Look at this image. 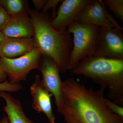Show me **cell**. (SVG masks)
<instances>
[{
  "label": "cell",
  "mask_w": 123,
  "mask_h": 123,
  "mask_svg": "<svg viewBox=\"0 0 123 123\" xmlns=\"http://www.w3.org/2000/svg\"><path fill=\"white\" fill-rule=\"evenodd\" d=\"M7 77V75L0 66V83L6 81Z\"/></svg>",
  "instance_id": "obj_22"
},
{
  "label": "cell",
  "mask_w": 123,
  "mask_h": 123,
  "mask_svg": "<svg viewBox=\"0 0 123 123\" xmlns=\"http://www.w3.org/2000/svg\"><path fill=\"white\" fill-rule=\"evenodd\" d=\"M66 29L73 35V46L68 68V70H72L82 60L94 55L100 27L83 25L76 22L70 24Z\"/></svg>",
  "instance_id": "obj_4"
},
{
  "label": "cell",
  "mask_w": 123,
  "mask_h": 123,
  "mask_svg": "<svg viewBox=\"0 0 123 123\" xmlns=\"http://www.w3.org/2000/svg\"><path fill=\"white\" fill-rule=\"evenodd\" d=\"M122 30L114 28H100L95 57L123 60Z\"/></svg>",
  "instance_id": "obj_6"
},
{
  "label": "cell",
  "mask_w": 123,
  "mask_h": 123,
  "mask_svg": "<svg viewBox=\"0 0 123 123\" xmlns=\"http://www.w3.org/2000/svg\"><path fill=\"white\" fill-rule=\"evenodd\" d=\"M47 1V0H32V2L35 8V10L39 12L43 9Z\"/></svg>",
  "instance_id": "obj_21"
},
{
  "label": "cell",
  "mask_w": 123,
  "mask_h": 123,
  "mask_svg": "<svg viewBox=\"0 0 123 123\" xmlns=\"http://www.w3.org/2000/svg\"><path fill=\"white\" fill-rule=\"evenodd\" d=\"M10 17L4 8L0 5V31L4 28Z\"/></svg>",
  "instance_id": "obj_19"
},
{
  "label": "cell",
  "mask_w": 123,
  "mask_h": 123,
  "mask_svg": "<svg viewBox=\"0 0 123 123\" xmlns=\"http://www.w3.org/2000/svg\"><path fill=\"white\" fill-rule=\"evenodd\" d=\"M0 97L6 103L3 110L7 114L10 123H35L26 116L21 102L7 92L0 91Z\"/></svg>",
  "instance_id": "obj_13"
},
{
  "label": "cell",
  "mask_w": 123,
  "mask_h": 123,
  "mask_svg": "<svg viewBox=\"0 0 123 123\" xmlns=\"http://www.w3.org/2000/svg\"><path fill=\"white\" fill-rule=\"evenodd\" d=\"M106 104L110 110L116 114L123 118V107L115 103L111 100L105 98Z\"/></svg>",
  "instance_id": "obj_18"
},
{
  "label": "cell",
  "mask_w": 123,
  "mask_h": 123,
  "mask_svg": "<svg viewBox=\"0 0 123 123\" xmlns=\"http://www.w3.org/2000/svg\"><path fill=\"white\" fill-rule=\"evenodd\" d=\"M104 4L108 7L117 18L123 22V0H105Z\"/></svg>",
  "instance_id": "obj_15"
},
{
  "label": "cell",
  "mask_w": 123,
  "mask_h": 123,
  "mask_svg": "<svg viewBox=\"0 0 123 123\" xmlns=\"http://www.w3.org/2000/svg\"><path fill=\"white\" fill-rule=\"evenodd\" d=\"M106 16L107 20L109 21L111 24L112 25L113 28L123 30V27H121L119 25L118 23L116 20L115 18H114L113 15L109 13L108 10L106 13Z\"/></svg>",
  "instance_id": "obj_20"
},
{
  "label": "cell",
  "mask_w": 123,
  "mask_h": 123,
  "mask_svg": "<svg viewBox=\"0 0 123 123\" xmlns=\"http://www.w3.org/2000/svg\"><path fill=\"white\" fill-rule=\"evenodd\" d=\"M38 69L43 75L42 84L54 96L57 111L59 112L63 103V81L57 65L50 57L42 55Z\"/></svg>",
  "instance_id": "obj_7"
},
{
  "label": "cell",
  "mask_w": 123,
  "mask_h": 123,
  "mask_svg": "<svg viewBox=\"0 0 123 123\" xmlns=\"http://www.w3.org/2000/svg\"><path fill=\"white\" fill-rule=\"evenodd\" d=\"M0 123H10L7 116L4 117L0 120Z\"/></svg>",
  "instance_id": "obj_23"
},
{
  "label": "cell",
  "mask_w": 123,
  "mask_h": 123,
  "mask_svg": "<svg viewBox=\"0 0 123 123\" xmlns=\"http://www.w3.org/2000/svg\"><path fill=\"white\" fill-rule=\"evenodd\" d=\"M4 36L3 35L2 32H1V31H0V44L1 42H2V39L4 38Z\"/></svg>",
  "instance_id": "obj_24"
},
{
  "label": "cell",
  "mask_w": 123,
  "mask_h": 123,
  "mask_svg": "<svg viewBox=\"0 0 123 123\" xmlns=\"http://www.w3.org/2000/svg\"><path fill=\"white\" fill-rule=\"evenodd\" d=\"M35 48L33 38L4 37L0 44V57L14 59L29 53Z\"/></svg>",
  "instance_id": "obj_11"
},
{
  "label": "cell",
  "mask_w": 123,
  "mask_h": 123,
  "mask_svg": "<svg viewBox=\"0 0 123 123\" xmlns=\"http://www.w3.org/2000/svg\"><path fill=\"white\" fill-rule=\"evenodd\" d=\"M1 32L5 37L31 38L34 31L29 14H24L11 17Z\"/></svg>",
  "instance_id": "obj_12"
},
{
  "label": "cell",
  "mask_w": 123,
  "mask_h": 123,
  "mask_svg": "<svg viewBox=\"0 0 123 123\" xmlns=\"http://www.w3.org/2000/svg\"><path fill=\"white\" fill-rule=\"evenodd\" d=\"M106 88H87L74 78L63 81V103L59 113L66 123H123L110 110L104 97Z\"/></svg>",
  "instance_id": "obj_1"
},
{
  "label": "cell",
  "mask_w": 123,
  "mask_h": 123,
  "mask_svg": "<svg viewBox=\"0 0 123 123\" xmlns=\"http://www.w3.org/2000/svg\"><path fill=\"white\" fill-rule=\"evenodd\" d=\"M93 0H62L56 14L52 20L53 29L58 31H65L69 25L77 22L82 10Z\"/></svg>",
  "instance_id": "obj_8"
},
{
  "label": "cell",
  "mask_w": 123,
  "mask_h": 123,
  "mask_svg": "<svg viewBox=\"0 0 123 123\" xmlns=\"http://www.w3.org/2000/svg\"><path fill=\"white\" fill-rule=\"evenodd\" d=\"M62 1V0H48L43 9L42 13H46L50 9H51L52 10V14L51 18L53 20L56 16V6L59 2Z\"/></svg>",
  "instance_id": "obj_17"
},
{
  "label": "cell",
  "mask_w": 123,
  "mask_h": 123,
  "mask_svg": "<svg viewBox=\"0 0 123 123\" xmlns=\"http://www.w3.org/2000/svg\"><path fill=\"white\" fill-rule=\"evenodd\" d=\"M42 55L35 48L29 53L14 59L0 58V66L12 84L26 80L31 70L38 69Z\"/></svg>",
  "instance_id": "obj_5"
},
{
  "label": "cell",
  "mask_w": 123,
  "mask_h": 123,
  "mask_svg": "<svg viewBox=\"0 0 123 123\" xmlns=\"http://www.w3.org/2000/svg\"><path fill=\"white\" fill-rule=\"evenodd\" d=\"M32 97V106L38 113L43 112L46 115L49 123H55V117L51 103V94L44 88L39 75L36 76L35 81L30 88Z\"/></svg>",
  "instance_id": "obj_9"
},
{
  "label": "cell",
  "mask_w": 123,
  "mask_h": 123,
  "mask_svg": "<svg viewBox=\"0 0 123 123\" xmlns=\"http://www.w3.org/2000/svg\"><path fill=\"white\" fill-rule=\"evenodd\" d=\"M0 5L10 17L28 14L30 9L27 0H0Z\"/></svg>",
  "instance_id": "obj_14"
},
{
  "label": "cell",
  "mask_w": 123,
  "mask_h": 123,
  "mask_svg": "<svg viewBox=\"0 0 123 123\" xmlns=\"http://www.w3.org/2000/svg\"><path fill=\"white\" fill-rule=\"evenodd\" d=\"M107 10L102 1L93 0L82 11L77 22L83 25L97 26L100 28H113L107 18Z\"/></svg>",
  "instance_id": "obj_10"
},
{
  "label": "cell",
  "mask_w": 123,
  "mask_h": 123,
  "mask_svg": "<svg viewBox=\"0 0 123 123\" xmlns=\"http://www.w3.org/2000/svg\"><path fill=\"white\" fill-rule=\"evenodd\" d=\"M23 86L19 83L12 84L8 80L0 83V91L16 92L21 90Z\"/></svg>",
  "instance_id": "obj_16"
},
{
  "label": "cell",
  "mask_w": 123,
  "mask_h": 123,
  "mask_svg": "<svg viewBox=\"0 0 123 123\" xmlns=\"http://www.w3.org/2000/svg\"><path fill=\"white\" fill-rule=\"evenodd\" d=\"M74 74L83 76L108 88V97L123 106V60L88 57L82 60L72 70Z\"/></svg>",
  "instance_id": "obj_3"
},
{
  "label": "cell",
  "mask_w": 123,
  "mask_h": 123,
  "mask_svg": "<svg viewBox=\"0 0 123 123\" xmlns=\"http://www.w3.org/2000/svg\"><path fill=\"white\" fill-rule=\"evenodd\" d=\"M28 14L34 27L33 38L35 48L42 55L50 57L57 65L60 72L68 71L69 60L73 43L70 33L66 29L58 31L51 25L52 19L47 13L30 9Z\"/></svg>",
  "instance_id": "obj_2"
}]
</instances>
